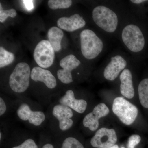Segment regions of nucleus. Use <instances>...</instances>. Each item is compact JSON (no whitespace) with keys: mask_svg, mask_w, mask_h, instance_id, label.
<instances>
[{"mask_svg":"<svg viewBox=\"0 0 148 148\" xmlns=\"http://www.w3.org/2000/svg\"><path fill=\"white\" fill-rule=\"evenodd\" d=\"M139 99L143 108L148 109V77L141 80L138 87Z\"/></svg>","mask_w":148,"mask_h":148,"instance_id":"nucleus-17","label":"nucleus"},{"mask_svg":"<svg viewBox=\"0 0 148 148\" xmlns=\"http://www.w3.org/2000/svg\"><path fill=\"white\" fill-rule=\"evenodd\" d=\"M121 38L124 45L131 52L140 53L145 49L147 43L145 34L136 24H129L123 27Z\"/></svg>","mask_w":148,"mask_h":148,"instance_id":"nucleus-1","label":"nucleus"},{"mask_svg":"<svg viewBox=\"0 0 148 148\" xmlns=\"http://www.w3.org/2000/svg\"><path fill=\"white\" fill-rule=\"evenodd\" d=\"M86 21L82 16L75 14L70 17H62L57 20L58 28L68 32H73L85 26Z\"/></svg>","mask_w":148,"mask_h":148,"instance_id":"nucleus-12","label":"nucleus"},{"mask_svg":"<svg viewBox=\"0 0 148 148\" xmlns=\"http://www.w3.org/2000/svg\"><path fill=\"white\" fill-rule=\"evenodd\" d=\"M52 114L59 121V126L62 131L69 130L73 126V121L71 119L73 116L71 109L67 106L58 104L53 108Z\"/></svg>","mask_w":148,"mask_h":148,"instance_id":"nucleus-11","label":"nucleus"},{"mask_svg":"<svg viewBox=\"0 0 148 148\" xmlns=\"http://www.w3.org/2000/svg\"><path fill=\"white\" fill-rule=\"evenodd\" d=\"M141 140L139 135H133L130 137L127 142V148H135V146L140 143Z\"/></svg>","mask_w":148,"mask_h":148,"instance_id":"nucleus-24","label":"nucleus"},{"mask_svg":"<svg viewBox=\"0 0 148 148\" xmlns=\"http://www.w3.org/2000/svg\"><path fill=\"white\" fill-rule=\"evenodd\" d=\"M108 148H119L117 145H114Z\"/></svg>","mask_w":148,"mask_h":148,"instance_id":"nucleus-30","label":"nucleus"},{"mask_svg":"<svg viewBox=\"0 0 148 148\" xmlns=\"http://www.w3.org/2000/svg\"><path fill=\"white\" fill-rule=\"evenodd\" d=\"M81 62L73 54H69L62 58L60 62L62 69L57 72L58 79L65 84H69L73 82L71 72L80 65Z\"/></svg>","mask_w":148,"mask_h":148,"instance_id":"nucleus-7","label":"nucleus"},{"mask_svg":"<svg viewBox=\"0 0 148 148\" xmlns=\"http://www.w3.org/2000/svg\"><path fill=\"white\" fill-rule=\"evenodd\" d=\"M92 18L95 24L108 33H114L118 26V17L114 11L104 5L93 8Z\"/></svg>","mask_w":148,"mask_h":148,"instance_id":"nucleus-3","label":"nucleus"},{"mask_svg":"<svg viewBox=\"0 0 148 148\" xmlns=\"http://www.w3.org/2000/svg\"><path fill=\"white\" fill-rule=\"evenodd\" d=\"M120 148H125L124 147H122Z\"/></svg>","mask_w":148,"mask_h":148,"instance_id":"nucleus-32","label":"nucleus"},{"mask_svg":"<svg viewBox=\"0 0 148 148\" xmlns=\"http://www.w3.org/2000/svg\"><path fill=\"white\" fill-rule=\"evenodd\" d=\"M112 109L114 114L126 125L132 124L138 117L137 107L123 97H116L114 99Z\"/></svg>","mask_w":148,"mask_h":148,"instance_id":"nucleus-5","label":"nucleus"},{"mask_svg":"<svg viewBox=\"0 0 148 148\" xmlns=\"http://www.w3.org/2000/svg\"><path fill=\"white\" fill-rule=\"evenodd\" d=\"M32 110L27 103H22L17 110V114L18 118L22 121L29 120V115Z\"/></svg>","mask_w":148,"mask_h":148,"instance_id":"nucleus-21","label":"nucleus"},{"mask_svg":"<svg viewBox=\"0 0 148 148\" xmlns=\"http://www.w3.org/2000/svg\"><path fill=\"white\" fill-rule=\"evenodd\" d=\"M42 148H54V147L51 144H46L43 146Z\"/></svg>","mask_w":148,"mask_h":148,"instance_id":"nucleus-29","label":"nucleus"},{"mask_svg":"<svg viewBox=\"0 0 148 148\" xmlns=\"http://www.w3.org/2000/svg\"><path fill=\"white\" fill-rule=\"evenodd\" d=\"M7 110L6 105L2 98H0V115H3L6 112Z\"/></svg>","mask_w":148,"mask_h":148,"instance_id":"nucleus-26","label":"nucleus"},{"mask_svg":"<svg viewBox=\"0 0 148 148\" xmlns=\"http://www.w3.org/2000/svg\"><path fill=\"white\" fill-rule=\"evenodd\" d=\"M17 15V12L14 9L4 10L1 4L0 3V22L1 23L5 21L8 17L14 18Z\"/></svg>","mask_w":148,"mask_h":148,"instance_id":"nucleus-23","label":"nucleus"},{"mask_svg":"<svg viewBox=\"0 0 148 148\" xmlns=\"http://www.w3.org/2000/svg\"><path fill=\"white\" fill-rule=\"evenodd\" d=\"M15 59L14 54L0 47V68H3L12 64Z\"/></svg>","mask_w":148,"mask_h":148,"instance_id":"nucleus-18","label":"nucleus"},{"mask_svg":"<svg viewBox=\"0 0 148 148\" xmlns=\"http://www.w3.org/2000/svg\"><path fill=\"white\" fill-rule=\"evenodd\" d=\"M120 90L121 95L127 99H132L135 95L132 76L131 71L125 69L120 75Z\"/></svg>","mask_w":148,"mask_h":148,"instance_id":"nucleus-15","label":"nucleus"},{"mask_svg":"<svg viewBox=\"0 0 148 148\" xmlns=\"http://www.w3.org/2000/svg\"><path fill=\"white\" fill-rule=\"evenodd\" d=\"M59 102L61 105L69 107L79 114L83 113L87 107L86 101L83 99H76L73 91L71 90H67L65 95L59 99Z\"/></svg>","mask_w":148,"mask_h":148,"instance_id":"nucleus-14","label":"nucleus"},{"mask_svg":"<svg viewBox=\"0 0 148 148\" xmlns=\"http://www.w3.org/2000/svg\"><path fill=\"white\" fill-rule=\"evenodd\" d=\"M109 113L110 110L105 103H99L95 106L92 112L84 117L83 124L91 131H95L99 127V120L108 115Z\"/></svg>","mask_w":148,"mask_h":148,"instance_id":"nucleus-9","label":"nucleus"},{"mask_svg":"<svg viewBox=\"0 0 148 148\" xmlns=\"http://www.w3.org/2000/svg\"><path fill=\"white\" fill-rule=\"evenodd\" d=\"M64 35V32L62 30L57 27H51L48 32V41L56 52L59 51L61 49V40Z\"/></svg>","mask_w":148,"mask_h":148,"instance_id":"nucleus-16","label":"nucleus"},{"mask_svg":"<svg viewBox=\"0 0 148 148\" xmlns=\"http://www.w3.org/2000/svg\"><path fill=\"white\" fill-rule=\"evenodd\" d=\"M80 40L82 53L88 60L95 59L103 51V40L92 30L82 31L80 35Z\"/></svg>","mask_w":148,"mask_h":148,"instance_id":"nucleus-2","label":"nucleus"},{"mask_svg":"<svg viewBox=\"0 0 148 148\" xmlns=\"http://www.w3.org/2000/svg\"><path fill=\"white\" fill-rule=\"evenodd\" d=\"M34 57L36 63L40 67L47 69L53 64L55 58V51L48 40H42L35 47Z\"/></svg>","mask_w":148,"mask_h":148,"instance_id":"nucleus-6","label":"nucleus"},{"mask_svg":"<svg viewBox=\"0 0 148 148\" xmlns=\"http://www.w3.org/2000/svg\"><path fill=\"white\" fill-rule=\"evenodd\" d=\"M31 71L27 63L17 64L11 74L9 80L10 87L14 92L22 93L29 87Z\"/></svg>","mask_w":148,"mask_h":148,"instance_id":"nucleus-4","label":"nucleus"},{"mask_svg":"<svg viewBox=\"0 0 148 148\" xmlns=\"http://www.w3.org/2000/svg\"><path fill=\"white\" fill-rule=\"evenodd\" d=\"M12 148H38V147L34 140L28 139L19 145L15 146Z\"/></svg>","mask_w":148,"mask_h":148,"instance_id":"nucleus-25","label":"nucleus"},{"mask_svg":"<svg viewBox=\"0 0 148 148\" xmlns=\"http://www.w3.org/2000/svg\"><path fill=\"white\" fill-rule=\"evenodd\" d=\"M117 141V136L114 130L102 127L91 138L90 144L94 148H108L115 145Z\"/></svg>","mask_w":148,"mask_h":148,"instance_id":"nucleus-8","label":"nucleus"},{"mask_svg":"<svg viewBox=\"0 0 148 148\" xmlns=\"http://www.w3.org/2000/svg\"><path fill=\"white\" fill-rule=\"evenodd\" d=\"M25 7L28 10H32L34 8L33 1H23Z\"/></svg>","mask_w":148,"mask_h":148,"instance_id":"nucleus-27","label":"nucleus"},{"mask_svg":"<svg viewBox=\"0 0 148 148\" xmlns=\"http://www.w3.org/2000/svg\"><path fill=\"white\" fill-rule=\"evenodd\" d=\"M61 148H84L78 140L73 137H68L64 140Z\"/></svg>","mask_w":148,"mask_h":148,"instance_id":"nucleus-22","label":"nucleus"},{"mask_svg":"<svg viewBox=\"0 0 148 148\" xmlns=\"http://www.w3.org/2000/svg\"><path fill=\"white\" fill-rule=\"evenodd\" d=\"M31 78L34 81L43 83L49 89H53L57 85L56 78L51 72L40 67H35L32 69Z\"/></svg>","mask_w":148,"mask_h":148,"instance_id":"nucleus-13","label":"nucleus"},{"mask_svg":"<svg viewBox=\"0 0 148 148\" xmlns=\"http://www.w3.org/2000/svg\"><path fill=\"white\" fill-rule=\"evenodd\" d=\"M127 65V61L121 55L113 56L104 69V77L107 80H114L120 73L125 69Z\"/></svg>","mask_w":148,"mask_h":148,"instance_id":"nucleus-10","label":"nucleus"},{"mask_svg":"<svg viewBox=\"0 0 148 148\" xmlns=\"http://www.w3.org/2000/svg\"><path fill=\"white\" fill-rule=\"evenodd\" d=\"M130 1L135 4H141L147 2L148 1L146 0H131Z\"/></svg>","mask_w":148,"mask_h":148,"instance_id":"nucleus-28","label":"nucleus"},{"mask_svg":"<svg viewBox=\"0 0 148 148\" xmlns=\"http://www.w3.org/2000/svg\"><path fill=\"white\" fill-rule=\"evenodd\" d=\"M72 4L71 0H49L48 1L49 7L52 10L68 8Z\"/></svg>","mask_w":148,"mask_h":148,"instance_id":"nucleus-20","label":"nucleus"},{"mask_svg":"<svg viewBox=\"0 0 148 148\" xmlns=\"http://www.w3.org/2000/svg\"><path fill=\"white\" fill-rule=\"evenodd\" d=\"M45 119V114L41 111H32L29 115V122L30 124L36 126L41 125Z\"/></svg>","mask_w":148,"mask_h":148,"instance_id":"nucleus-19","label":"nucleus"},{"mask_svg":"<svg viewBox=\"0 0 148 148\" xmlns=\"http://www.w3.org/2000/svg\"><path fill=\"white\" fill-rule=\"evenodd\" d=\"M2 138V133L1 132H0V140H1Z\"/></svg>","mask_w":148,"mask_h":148,"instance_id":"nucleus-31","label":"nucleus"}]
</instances>
